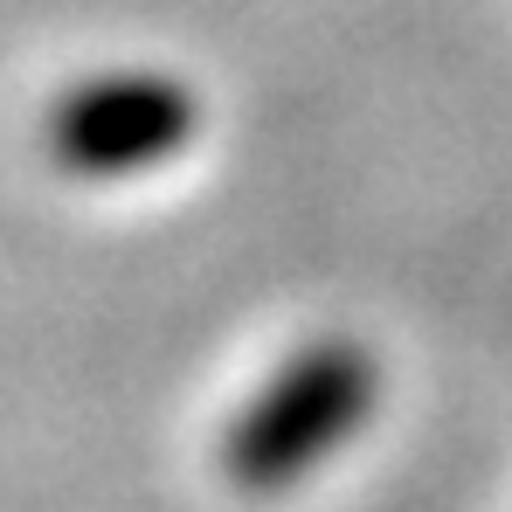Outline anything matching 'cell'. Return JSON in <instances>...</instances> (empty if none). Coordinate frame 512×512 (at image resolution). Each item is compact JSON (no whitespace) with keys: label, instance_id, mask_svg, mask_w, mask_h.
I'll use <instances>...</instances> for the list:
<instances>
[{"label":"cell","instance_id":"1","mask_svg":"<svg viewBox=\"0 0 512 512\" xmlns=\"http://www.w3.org/2000/svg\"><path fill=\"white\" fill-rule=\"evenodd\" d=\"M367 402H374L367 360L346 353V346H312L236 416L229 443H222V464L250 492L291 485L298 471H312L346 429L367 416Z\"/></svg>","mask_w":512,"mask_h":512},{"label":"cell","instance_id":"2","mask_svg":"<svg viewBox=\"0 0 512 512\" xmlns=\"http://www.w3.org/2000/svg\"><path fill=\"white\" fill-rule=\"evenodd\" d=\"M194 125H201V111L173 77L125 70V77L63 90V104L49 111V153L77 180H132V173L173 160L194 139Z\"/></svg>","mask_w":512,"mask_h":512}]
</instances>
